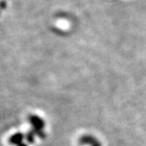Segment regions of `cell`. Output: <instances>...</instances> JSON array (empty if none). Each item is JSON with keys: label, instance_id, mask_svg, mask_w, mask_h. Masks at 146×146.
<instances>
[{"label": "cell", "instance_id": "1", "mask_svg": "<svg viewBox=\"0 0 146 146\" xmlns=\"http://www.w3.org/2000/svg\"><path fill=\"white\" fill-rule=\"evenodd\" d=\"M29 122L33 127L32 130L35 131H43L45 127V122L42 118L35 115H31L29 116Z\"/></svg>", "mask_w": 146, "mask_h": 146}, {"label": "cell", "instance_id": "2", "mask_svg": "<svg viewBox=\"0 0 146 146\" xmlns=\"http://www.w3.org/2000/svg\"><path fill=\"white\" fill-rule=\"evenodd\" d=\"M25 139V136L21 132H16V134L12 135L9 138V143L11 145L18 146L21 143L23 142V140Z\"/></svg>", "mask_w": 146, "mask_h": 146}, {"label": "cell", "instance_id": "3", "mask_svg": "<svg viewBox=\"0 0 146 146\" xmlns=\"http://www.w3.org/2000/svg\"><path fill=\"white\" fill-rule=\"evenodd\" d=\"M35 134L33 131H29L26 133V135L25 136L26 141L29 144H33L34 143V140H35Z\"/></svg>", "mask_w": 146, "mask_h": 146}, {"label": "cell", "instance_id": "4", "mask_svg": "<svg viewBox=\"0 0 146 146\" xmlns=\"http://www.w3.org/2000/svg\"><path fill=\"white\" fill-rule=\"evenodd\" d=\"M18 146H28V145H27L26 143H24V142H22V143H21L20 145Z\"/></svg>", "mask_w": 146, "mask_h": 146}]
</instances>
